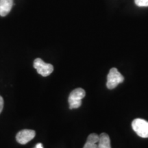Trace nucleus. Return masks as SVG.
Masks as SVG:
<instances>
[{
	"label": "nucleus",
	"mask_w": 148,
	"mask_h": 148,
	"mask_svg": "<svg viewBox=\"0 0 148 148\" xmlns=\"http://www.w3.org/2000/svg\"><path fill=\"white\" fill-rule=\"evenodd\" d=\"M86 92L82 88H77L72 90L68 98L69 108H77L82 105V99L85 97Z\"/></svg>",
	"instance_id": "obj_1"
},
{
	"label": "nucleus",
	"mask_w": 148,
	"mask_h": 148,
	"mask_svg": "<svg viewBox=\"0 0 148 148\" xmlns=\"http://www.w3.org/2000/svg\"><path fill=\"white\" fill-rule=\"evenodd\" d=\"M124 80V77L116 68H112L107 76L106 86L108 89H113Z\"/></svg>",
	"instance_id": "obj_2"
},
{
	"label": "nucleus",
	"mask_w": 148,
	"mask_h": 148,
	"mask_svg": "<svg viewBox=\"0 0 148 148\" xmlns=\"http://www.w3.org/2000/svg\"><path fill=\"white\" fill-rule=\"evenodd\" d=\"M133 130L141 138H148V122L142 119H136L132 122Z\"/></svg>",
	"instance_id": "obj_3"
},
{
	"label": "nucleus",
	"mask_w": 148,
	"mask_h": 148,
	"mask_svg": "<svg viewBox=\"0 0 148 148\" xmlns=\"http://www.w3.org/2000/svg\"><path fill=\"white\" fill-rule=\"evenodd\" d=\"M34 67L36 69L37 73L43 77H47L52 73L53 66L52 64L45 63L42 59L36 58L34 61Z\"/></svg>",
	"instance_id": "obj_4"
},
{
	"label": "nucleus",
	"mask_w": 148,
	"mask_h": 148,
	"mask_svg": "<svg viewBox=\"0 0 148 148\" xmlns=\"http://www.w3.org/2000/svg\"><path fill=\"white\" fill-rule=\"evenodd\" d=\"M36 132L32 130H22L16 136V141L21 145H25L34 138Z\"/></svg>",
	"instance_id": "obj_5"
},
{
	"label": "nucleus",
	"mask_w": 148,
	"mask_h": 148,
	"mask_svg": "<svg viewBox=\"0 0 148 148\" xmlns=\"http://www.w3.org/2000/svg\"><path fill=\"white\" fill-rule=\"evenodd\" d=\"M13 0H0V16H5L10 12Z\"/></svg>",
	"instance_id": "obj_6"
},
{
	"label": "nucleus",
	"mask_w": 148,
	"mask_h": 148,
	"mask_svg": "<svg viewBox=\"0 0 148 148\" xmlns=\"http://www.w3.org/2000/svg\"><path fill=\"white\" fill-rule=\"evenodd\" d=\"M98 141H99V136L95 133H92L88 136L86 143L83 148H98Z\"/></svg>",
	"instance_id": "obj_7"
},
{
	"label": "nucleus",
	"mask_w": 148,
	"mask_h": 148,
	"mask_svg": "<svg viewBox=\"0 0 148 148\" xmlns=\"http://www.w3.org/2000/svg\"><path fill=\"white\" fill-rule=\"evenodd\" d=\"M97 147L98 148H111L110 137L106 133H101L99 136Z\"/></svg>",
	"instance_id": "obj_8"
},
{
	"label": "nucleus",
	"mask_w": 148,
	"mask_h": 148,
	"mask_svg": "<svg viewBox=\"0 0 148 148\" xmlns=\"http://www.w3.org/2000/svg\"><path fill=\"white\" fill-rule=\"evenodd\" d=\"M135 4L139 7H147L148 0H134Z\"/></svg>",
	"instance_id": "obj_9"
},
{
	"label": "nucleus",
	"mask_w": 148,
	"mask_h": 148,
	"mask_svg": "<svg viewBox=\"0 0 148 148\" xmlns=\"http://www.w3.org/2000/svg\"><path fill=\"white\" fill-rule=\"evenodd\" d=\"M3 103H4V102H3V97L0 95V113H1V111H2V110H3Z\"/></svg>",
	"instance_id": "obj_10"
},
{
	"label": "nucleus",
	"mask_w": 148,
	"mask_h": 148,
	"mask_svg": "<svg viewBox=\"0 0 148 148\" xmlns=\"http://www.w3.org/2000/svg\"><path fill=\"white\" fill-rule=\"evenodd\" d=\"M34 148H43V146H42L41 143H38L36 144Z\"/></svg>",
	"instance_id": "obj_11"
}]
</instances>
